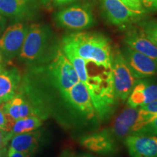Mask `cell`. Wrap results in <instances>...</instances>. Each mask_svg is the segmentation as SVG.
I'll use <instances>...</instances> for the list:
<instances>
[{
    "instance_id": "10",
    "label": "cell",
    "mask_w": 157,
    "mask_h": 157,
    "mask_svg": "<svg viewBox=\"0 0 157 157\" xmlns=\"http://www.w3.org/2000/svg\"><path fill=\"white\" fill-rule=\"evenodd\" d=\"M64 101L67 102L78 114L87 120H93L97 118L88 90L81 81L71 88Z\"/></svg>"
},
{
    "instance_id": "29",
    "label": "cell",
    "mask_w": 157,
    "mask_h": 157,
    "mask_svg": "<svg viewBox=\"0 0 157 157\" xmlns=\"http://www.w3.org/2000/svg\"><path fill=\"white\" fill-rule=\"evenodd\" d=\"M76 1V0H54V2L57 5H65V4L71 3L72 2Z\"/></svg>"
},
{
    "instance_id": "16",
    "label": "cell",
    "mask_w": 157,
    "mask_h": 157,
    "mask_svg": "<svg viewBox=\"0 0 157 157\" xmlns=\"http://www.w3.org/2000/svg\"><path fill=\"white\" fill-rule=\"evenodd\" d=\"M124 42L125 45L157 62V47L146 36L141 27L129 29L125 33Z\"/></svg>"
},
{
    "instance_id": "8",
    "label": "cell",
    "mask_w": 157,
    "mask_h": 157,
    "mask_svg": "<svg viewBox=\"0 0 157 157\" xmlns=\"http://www.w3.org/2000/svg\"><path fill=\"white\" fill-rule=\"evenodd\" d=\"M100 2L107 21L119 27H124L138 21L146 13L129 8L121 0H100Z\"/></svg>"
},
{
    "instance_id": "15",
    "label": "cell",
    "mask_w": 157,
    "mask_h": 157,
    "mask_svg": "<svg viewBox=\"0 0 157 157\" xmlns=\"http://www.w3.org/2000/svg\"><path fill=\"white\" fill-rule=\"evenodd\" d=\"M3 109L7 118L12 123L29 116L42 117L39 109L35 108L23 95L16 94L9 101L3 103Z\"/></svg>"
},
{
    "instance_id": "28",
    "label": "cell",
    "mask_w": 157,
    "mask_h": 157,
    "mask_svg": "<svg viewBox=\"0 0 157 157\" xmlns=\"http://www.w3.org/2000/svg\"><path fill=\"white\" fill-rule=\"evenodd\" d=\"M7 134V132H5V131H3L2 129L0 128V150L5 146V135Z\"/></svg>"
},
{
    "instance_id": "21",
    "label": "cell",
    "mask_w": 157,
    "mask_h": 157,
    "mask_svg": "<svg viewBox=\"0 0 157 157\" xmlns=\"http://www.w3.org/2000/svg\"><path fill=\"white\" fill-rule=\"evenodd\" d=\"M140 27L146 36L157 47V21H146Z\"/></svg>"
},
{
    "instance_id": "25",
    "label": "cell",
    "mask_w": 157,
    "mask_h": 157,
    "mask_svg": "<svg viewBox=\"0 0 157 157\" xmlns=\"http://www.w3.org/2000/svg\"><path fill=\"white\" fill-rule=\"evenodd\" d=\"M141 3L146 12L157 11V0H141Z\"/></svg>"
},
{
    "instance_id": "12",
    "label": "cell",
    "mask_w": 157,
    "mask_h": 157,
    "mask_svg": "<svg viewBox=\"0 0 157 157\" xmlns=\"http://www.w3.org/2000/svg\"><path fill=\"white\" fill-rule=\"evenodd\" d=\"M29 28L23 23L10 25L0 38V50L8 57L20 53Z\"/></svg>"
},
{
    "instance_id": "4",
    "label": "cell",
    "mask_w": 157,
    "mask_h": 157,
    "mask_svg": "<svg viewBox=\"0 0 157 157\" xmlns=\"http://www.w3.org/2000/svg\"><path fill=\"white\" fill-rule=\"evenodd\" d=\"M156 117L141 108L127 105L115 118L109 130L116 139L125 138L129 135L138 134L143 127Z\"/></svg>"
},
{
    "instance_id": "23",
    "label": "cell",
    "mask_w": 157,
    "mask_h": 157,
    "mask_svg": "<svg viewBox=\"0 0 157 157\" xmlns=\"http://www.w3.org/2000/svg\"><path fill=\"white\" fill-rule=\"evenodd\" d=\"M137 135H157V117L143 127Z\"/></svg>"
},
{
    "instance_id": "5",
    "label": "cell",
    "mask_w": 157,
    "mask_h": 157,
    "mask_svg": "<svg viewBox=\"0 0 157 157\" xmlns=\"http://www.w3.org/2000/svg\"><path fill=\"white\" fill-rule=\"evenodd\" d=\"M51 40V31L42 24L31 25L19 53L20 59L26 63L41 61L48 52Z\"/></svg>"
},
{
    "instance_id": "30",
    "label": "cell",
    "mask_w": 157,
    "mask_h": 157,
    "mask_svg": "<svg viewBox=\"0 0 157 157\" xmlns=\"http://www.w3.org/2000/svg\"><path fill=\"white\" fill-rule=\"evenodd\" d=\"M60 157H75V156H74V154H72V153L68 152V151H66L62 154V156Z\"/></svg>"
},
{
    "instance_id": "3",
    "label": "cell",
    "mask_w": 157,
    "mask_h": 157,
    "mask_svg": "<svg viewBox=\"0 0 157 157\" xmlns=\"http://www.w3.org/2000/svg\"><path fill=\"white\" fill-rule=\"evenodd\" d=\"M45 71L51 84L60 92L64 100L71 88L80 81L74 66L61 48L57 49L51 56Z\"/></svg>"
},
{
    "instance_id": "24",
    "label": "cell",
    "mask_w": 157,
    "mask_h": 157,
    "mask_svg": "<svg viewBox=\"0 0 157 157\" xmlns=\"http://www.w3.org/2000/svg\"><path fill=\"white\" fill-rule=\"evenodd\" d=\"M125 5L128 6L129 8L137 11L146 12L143 7L141 0H121Z\"/></svg>"
},
{
    "instance_id": "18",
    "label": "cell",
    "mask_w": 157,
    "mask_h": 157,
    "mask_svg": "<svg viewBox=\"0 0 157 157\" xmlns=\"http://www.w3.org/2000/svg\"><path fill=\"white\" fill-rule=\"evenodd\" d=\"M41 132L39 130L15 135L10 140L8 151H18L33 154L39 146Z\"/></svg>"
},
{
    "instance_id": "9",
    "label": "cell",
    "mask_w": 157,
    "mask_h": 157,
    "mask_svg": "<svg viewBox=\"0 0 157 157\" xmlns=\"http://www.w3.org/2000/svg\"><path fill=\"white\" fill-rule=\"evenodd\" d=\"M131 71L136 79L152 77L157 74V62L146 55L125 45L121 51Z\"/></svg>"
},
{
    "instance_id": "6",
    "label": "cell",
    "mask_w": 157,
    "mask_h": 157,
    "mask_svg": "<svg viewBox=\"0 0 157 157\" xmlns=\"http://www.w3.org/2000/svg\"><path fill=\"white\" fill-rule=\"evenodd\" d=\"M111 70L116 97L118 101L124 103L127 101L137 79L133 76L122 52L119 48L113 51Z\"/></svg>"
},
{
    "instance_id": "31",
    "label": "cell",
    "mask_w": 157,
    "mask_h": 157,
    "mask_svg": "<svg viewBox=\"0 0 157 157\" xmlns=\"http://www.w3.org/2000/svg\"><path fill=\"white\" fill-rule=\"evenodd\" d=\"M78 157H95V156H93V155L90 154H84L80 155Z\"/></svg>"
},
{
    "instance_id": "7",
    "label": "cell",
    "mask_w": 157,
    "mask_h": 157,
    "mask_svg": "<svg viewBox=\"0 0 157 157\" xmlns=\"http://www.w3.org/2000/svg\"><path fill=\"white\" fill-rule=\"evenodd\" d=\"M56 21L63 28L74 31L89 29L95 23V19L89 7L74 5L66 7L56 15Z\"/></svg>"
},
{
    "instance_id": "1",
    "label": "cell",
    "mask_w": 157,
    "mask_h": 157,
    "mask_svg": "<svg viewBox=\"0 0 157 157\" xmlns=\"http://www.w3.org/2000/svg\"><path fill=\"white\" fill-rule=\"evenodd\" d=\"M61 49L74 66L79 80L87 89L96 117L101 121L106 120L114 111L118 102L111 68L85 61L78 56L71 45L63 40Z\"/></svg>"
},
{
    "instance_id": "11",
    "label": "cell",
    "mask_w": 157,
    "mask_h": 157,
    "mask_svg": "<svg viewBox=\"0 0 157 157\" xmlns=\"http://www.w3.org/2000/svg\"><path fill=\"white\" fill-rule=\"evenodd\" d=\"M79 143L90 151L101 155H111L117 152L118 148L117 139L109 129L84 135Z\"/></svg>"
},
{
    "instance_id": "2",
    "label": "cell",
    "mask_w": 157,
    "mask_h": 157,
    "mask_svg": "<svg viewBox=\"0 0 157 157\" xmlns=\"http://www.w3.org/2000/svg\"><path fill=\"white\" fill-rule=\"evenodd\" d=\"M62 40L71 45L78 56L105 68H111L113 58L112 46L105 35L94 32H74Z\"/></svg>"
},
{
    "instance_id": "19",
    "label": "cell",
    "mask_w": 157,
    "mask_h": 157,
    "mask_svg": "<svg viewBox=\"0 0 157 157\" xmlns=\"http://www.w3.org/2000/svg\"><path fill=\"white\" fill-rule=\"evenodd\" d=\"M43 124V119L38 116H29L16 120L13 123L10 131L5 135V145L15 135L36 130Z\"/></svg>"
},
{
    "instance_id": "13",
    "label": "cell",
    "mask_w": 157,
    "mask_h": 157,
    "mask_svg": "<svg viewBox=\"0 0 157 157\" xmlns=\"http://www.w3.org/2000/svg\"><path fill=\"white\" fill-rule=\"evenodd\" d=\"M124 143L130 157H157V135H129Z\"/></svg>"
},
{
    "instance_id": "17",
    "label": "cell",
    "mask_w": 157,
    "mask_h": 157,
    "mask_svg": "<svg viewBox=\"0 0 157 157\" xmlns=\"http://www.w3.org/2000/svg\"><path fill=\"white\" fill-rule=\"evenodd\" d=\"M21 76L16 68H0V103H5L17 94Z\"/></svg>"
},
{
    "instance_id": "26",
    "label": "cell",
    "mask_w": 157,
    "mask_h": 157,
    "mask_svg": "<svg viewBox=\"0 0 157 157\" xmlns=\"http://www.w3.org/2000/svg\"><path fill=\"white\" fill-rule=\"evenodd\" d=\"M140 108L143 110H144V111H147V112L157 116V99L151 102V103L147 104V105Z\"/></svg>"
},
{
    "instance_id": "14",
    "label": "cell",
    "mask_w": 157,
    "mask_h": 157,
    "mask_svg": "<svg viewBox=\"0 0 157 157\" xmlns=\"http://www.w3.org/2000/svg\"><path fill=\"white\" fill-rule=\"evenodd\" d=\"M157 99V83L148 78L137 79L127 100V105L140 108Z\"/></svg>"
},
{
    "instance_id": "27",
    "label": "cell",
    "mask_w": 157,
    "mask_h": 157,
    "mask_svg": "<svg viewBox=\"0 0 157 157\" xmlns=\"http://www.w3.org/2000/svg\"><path fill=\"white\" fill-rule=\"evenodd\" d=\"M7 157H31V155L26 153H22L18 151H8Z\"/></svg>"
},
{
    "instance_id": "32",
    "label": "cell",
    "mask_w": 157,
    "mask_h": 157,
    "mask_svg": "<svg viewBox=\"0 0 157 157\" xmlns=\"http://www.w3.org/2000/svg\"><path fill=\"white\" fill-rule=\"evenodd\" d=\"M41 1H42V2L44 4V5H47V4L50 2V0H41Z\"/></svg>"
},
{
    "instance_id": "22",
    "label": "cell",
    "mask_w": 157,
    "mask_h": 157,
    "mask_svg": "<svg viewBox=\"0 0 157 157\" xmlns=\"http://www.w3.org/2000/svg\"><path fill=\"white\" fill-rule=\"evenodd\" d=\"M13 124L9 120L4 111L3 103H0V128L7 133L10 131Z\"/></svg>"
},
{
    "instance_id": "20",
    "label": "cell",
    "mask_w": 157,
    "mask_h": 157,
    "mask_svg": "<svg viewBox=\"0 0 157 157\" xmlns=\"http://www.w3.org/2000/svg\"><path fill=\"white\" fill-rule=\"evenodd\" d=\"M35 0H0V13L7 16H21L28 13Z\"/></svg>"
},
{
    "instance_id": "33",
    "label": "cell",
    "mask_w": 157,
    "mask_h": 157,
    "mask_svg": "<svg viewBox=\"0 0 157 157\" xmlns=\"http://www.w3.org/2000/svg\"><path fill=\"white\" fill-rule=\"evenodd\" d=\"M2 20V15H1V13H0V21H1Z\"/></svg>"
}]
</instances>
